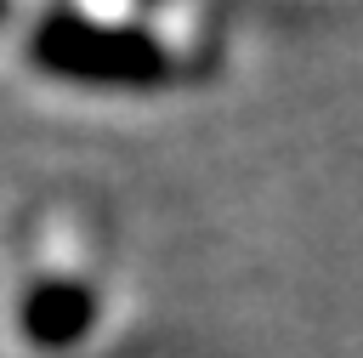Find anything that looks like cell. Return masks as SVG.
Returning a JSON list of instances; mask_svg holds the SVG:
<instances>
[{
  "instance_id": "1",
  "label": "cell",
  "mask_w": 363,
  "mask_h": 358,
  "mask_svg": "<svg viewBox=\"0 0 363 358\" xmlns=\"http://www.w3.org/2000/svg\"><path fill=\"white\" fill-rule=\"evenodd\" d=\"M28 63L51 80L119 85V91H142V85L170 80V51L159 34L130 28V23H96L79 11H51L28 34Z\"/></svg>"
},
{
  "instance_id": "2",
  "label": "cell",
  "mask_w": 363,
  "mask_h": 358,
  "mask_svg": "<svg viewBox=\"0 0 363 358\" xmlns=\"http://www.w3.org/2000/svg\"><path fill=\"white\" fill-rule=\"evenodd\" d=\"M17 324L40 352H68L96 324V290L79 284V278H40V284L23 290Z\"/></svg>"
},
{
  "instance_id": "3",
  "label": "cell",
  "mask_w": 363,
  "mask_h": 358,
  "mask_svg": "<svg viewBox=\"0 0 363 358\" xmlns=\"http://www.w3.org/2000/svg\"><path fill=\"white\" fill-rule=\"evenodd\" d=\"M6 11H11V0H0V23H6Z\"/></svg>"
}]
</instances>
